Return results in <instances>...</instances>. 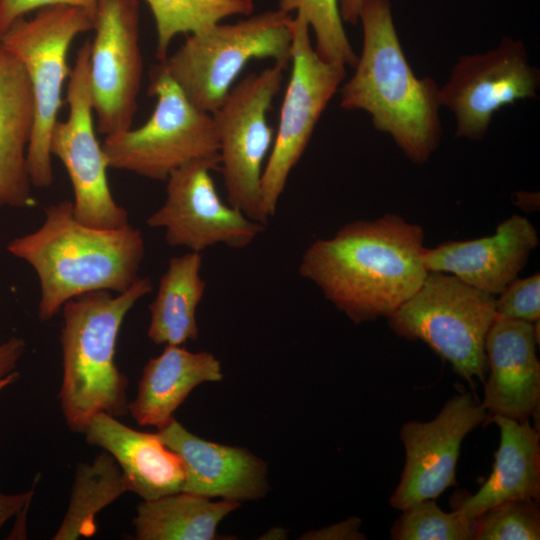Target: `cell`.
<instances>
[{
    "mask_svg": "<svg viewBox=\"0 0 540 540\" xmlns=\"http://www.w3.org/2000/svg\"><path fill=\"white\" fill-rule=\"evenodd\" d=\"M423 242L422 227L395 214L353 221L312 242L298 272L354 323L388 318L428 274Z\"/></svg>",
    "mask_w": 540,
    "mask_h": 540,
    "instance_id": "obj_1",
    "label": "cell"
},
{
    "mask_svg": "<svg viewBox=\"0 0 540 540\" xmlns=\"http://www.w3.org/2000/svg\"><path fill=\"white\" fill-rule=\"evenodd\" d=\"M359 22L362 51L354 74L341 88L340 106L369 113L376 130L389 134L413 163L423 164L441 142L440 86L431 77L414 74L390 0H364Z\"/></svg>",
    "mask_w": 540,
    "mask_h": 540,
    "instance_id": "obj_2",
    "label": "cell"
},
{
    "mask_svg": "<svg viewBox=\"0 0 540 540\" xmlns=\"http://www.w3.org/2000/svg\"><path fill=\"white\" fill-rule=\"evenodd\" d=\"M7 250L37 274L38 317L48 321L78 296L127 290L139 278L145 242L130 224L104 229L81 223L72 201L62 200L47 206L42 225L11 240Z\"/></svg>",
    "mask_w": 540,
    "mask_h": 540,
    "instance_id": "obj_3",
    "label": "cell"
},
{
    "mask_svg": "<svg viewBox=\"0 0 540 540\" xmlns=\"http://www.w3.org/2000/svg\"><path fill=\"white\" fill-rule=\"evenodd\" d=\"M152 290L150 278L139 277L124 292H90L63 305L58 399L73 432L83 433L102 412L115 417L128 414V380L115 362L117 339L128 312Z\"/></svg>",
    "mask_w": 540,
    "mask_h": 540,
    "instance_id": "obj_4",
    "label": "cell"
},
{
    "mask_svg": "<svg viewBox=\"0 0 540 540\" xmlns=\"http://www.w3.org/2000/svg\"><path fill=\"white\" fill-rule=\"evenodd\" d=\"M292 19L277 9L236 23H217L187 35L177 50L155 66L168 74L193 104L212 114L250 61L271 59L288 68Z\"/></svg>",
    "mask_w": 540,
    "mask_h": 540,
    "instance_id": "obj_5",
    "label": "cell"
},
{
    "mask_svg": "<svg viewBox=\"0 0 540 540\" xmlns=\"http://www.w3.org/2000/svg\"><path fill=\"white\" fill-rule=\"evenodd\" d=\"M496 318L495 296L441 272H428L421 287L390 317L392 331L425 342L470 385L487 374L486 337Z\"/></svg>",
    "mask_w": 540,
    "mask_h": 540,
    "instance_id": "obj_6",
    "label": "cell"
},
{
    "mask_svg": "<svg viewBox=\"0 0 540 540\" xmlns=\"http://www.w3.org/2000/svg\"><path fill=\"white\" fill-rule=\"evenodd\" d=\"M93 29V15L70 5L42 8L31 18H20L0 37L22 63L34 101V124L27 149L31 184L47 188L54 182L49 139L62 107V92L71 70L67 56L79 34Z\"/></svg>",
    "mask_w": 540,
    "mask_h": 540,
    "instance_id": "obj_7",
    "label": "cell"
},
{
    "mask_svg": "<svg viewBox=\"0 0 540 540\" xmlns=\"http://www.w3.org/2000/svg\"><path fill=\"white\" fill-rule=\"evenodd\" d=\"M148 93L156 98L149 119L138 128L105 137L102 148L109 168L166 181L190 162L219 155L212 115L193 104L156 66L151 69Z\"/></svg>",
    "mask_w": 540,
    "mask_h": 540,
    "instance_id": "obj_8",
    "label": "cell"
},
{
    "mask_svg": "<svg viewBox=\"0 0 540 540\" xmlns=\"http://www.w3.org/2000/svg\"><path fill=\"white\" fill-rule=\"evenodd\" d=\"M285 69L273 64L246 75L211 114L227 201L264 225L268 219L261 207V179L275 135L267 113L280 91Z\"/></svg>",
    "mask_w": 540,
    "mask_h": 540,
    "instance_id": "obj_9",
    "label": "cell"
},
{
    "mask_svg": "<svg viewBox=\"0 0 540 540\" xmlns=\"http://www.w3.org/2000/svg\"><path fill=\"white\" fill-rule=\"evenodd\" d=\"M292 67L277 131L261 179V207L275 215L289 175L304 154L314 129L346 76V66L322 59L310 39L303 14L292 19Z\"/></svg>",
    "mask_w": 540,
    "mask_h": 540,
    "instance_id": "obj_10",
    "label": "cell"
},
{
    "mask_svg": "<svg viewBox=\"0 0 540 540\" xmlns=\"http://www.w3.org/2000/svg\"><path fill=\"white\" fill-rule=\"evenodd\" d=\"M90 42L79 48L69 75L68 117L57 120L49 139L51 156L64 165L72 184L73 212L81 223L104 229L129 224L128 212L114 199L107 179L108 164L94 130L89 81Z\"/></svg>",
    "mask_w": 540,
    "mask_h": 540,
    "instance_id": "obj_11",
    "label": "cell"
},
{
    "mask_svg": "<svg viewBox=\"0 0 540 540\" xmlns=\"http://www.w3.org/2000/svg\"><path fill=\"white\" fill-rule=\"evenodd\" d=\"M219 166V155L207 157L167 178L165 201L146 224L163 229L169 246L198 253L219 244L244 249L265 230L264 224L222 201L211 176Z\"/></svg>",
    "mask_w": 540,
    "mask_h": 540,
    "instance_id": "obj_12",
    "label": "cell"
},
{
    "mask_svg": "<svg viewBox=\"0 0 540 540\" xmlns=\"http://www.w3.org/2000/svg\"><path fill=\"white\" fill-rule=\"evenodd\" d=\"M539 86L540 70L530 63L523 41L505 36L494 49L458 59L440 87V104L455 117L456 137L479 141L497 111L537 98Z\"/></svg>",
    "mask_w": 540,
    "mask_h": 540,
    "instance_id": "obj_13",
    "label": "cell"
},
{
    "mask_svg": "<svg viewBox=\"0 0 540 540\" xmlns=\"http://www.w3.org/2000/svg\"><path fill=\"white\" fill-rule=\"evenodd\" d=\"M139 27V0H97L89 81L96 129L105 136L133 124L143 72Z\"/></svg>",
    "mask_w": 540,
    "mask_h": 540,
    "instance_id": "obj_14",
    "label": "cell"
},
{
    "mask_svg": "<svg viewBox=\"0 0 540 540\" xmlns=\"http://www.w3.org/2000/svg\"><path fill=\"white\" fill-rule=\"evenodd\" d=\"M487 416L482 403L463 392L448 400L434 419L404 423L400 438L405 463L390 505L403 511L418 502L435 500L455 486L462 442Z\"/></svg>",
    "mask_w": 540,
    "mask_h": 540,
    "instance_id": "obj_15",
    "label": "cell"
},
{
    "mask_svg": "<svg viewBox=\"0 0 540 540\" xmlns=\"http://www.w3.org/2000/svg\"><path fill=\"white\" fill-rule=\"evenodd\" d=\"M539 321L496 316L485 342L487 379L482 405L490 416L526 422L539 409Z\"/></svg>",
    "mask_w": 540,
    "mask_h": 540,
    "instance_id": "obj_16",
    "label": "cell"
},
{
    "mask_svg": "<svg viewBox=\"0 0 540 540\" xmlns=\"http://www.w3.org/2000/svg\"><path fill=\"white\" fill-rule=\"evenodd\" d=\"M538 242L537 231L530 221L512 215L491 236L447 241L435 248H425L422 259L428 272L451 273L466 284L496 296L518 277Z\"/></svg>",
    "mask_w": 540,
    "mask_h": 540,
    "instance_id": "obj_17",
    "label": "cell"
},
{
    "mask_svg": "<svg viewBox=\"0 0 540 540\" xmlns=\"http://www.w3.org/2000/svg\"><path fill=\"white\" fill-rule=\"evenodd\" d=\"M156 433L184 464L183 492L241 502L269 491L267 465L248 449L202 439L175 418Z\"/></svg>",
    "mask_w": 540,
    "mask_h": 540,
    "instance_id": "obj_18",
    "label": "cell"
},
{
    "mask_svg": "<svg viewBox=\"0 0 540 540\" xmlns=\"http://www.w3.org/2000/svg\"><path fill=\"white\" fill-rule=\"evenodd\" d=\"M83 434L85 440L108 452L129 486L143 500L181 492L185 468L181 458L160 439L123 424L108 413L94 416Z\"/></svg>",
    "mask_w": 540,
    "mask_h": 540,
    "instance_id": "obj_19",
    "label": "cell"
},
{
    "mask_svg": "<svg viewBox=\"0 0 540 540\" xmlns=\"http://www.w3.org/2000/svg\"><path fill=\"white\" fill-rule=\"evenodd\" d=\"M33 124L29 78L22 63L0 41V207L34 203L26 160Z\"/></svg>",
    "mask_w": 540,
    "mask_h": 540,
    "instance_id": "obj_20",
    "label": "cell"
},
{
    "mask_svg": "<svg viewBox=\"0 0 540 540\" xmlns=\"http://www.w3.org/2000/svg\"><path fill=\"white\" fill-rule=\"evenodd\" d=\"M500 430L493 468L474 494L453 495L452 508L469 520L499 503L540 498V435L529 421L492 416Z\"/></svg>",
    "mask_w": 540,
    "mask_h": 540,
    "instance_id": "obj_21",
    "label": "cell"
},
{
    "mask_svg": "<svg viewBox=\"0 0 540 540\" xmlns=\"http://www.w3.org/2000/svg\"><path fill=\"white\" fill-rule=\"evenodd\" d=\"M223 376L221 363L212 353L165 345L160 355L146 363L128 414L141 426L161 429L195 387L219 382Z\"/></svg>",
    "mask_w": 540,
    "mask_h": 540,
    "instance_id": "obj_22",
    "label": "cell"
},
{
    "mask_svg": "<svg viewBox=\"0 0 540 540\" xmlns=\"http://www.w3.org/2000/svg\"><path fill=\"white\" fill-rule=\"evenodd\" d=\"M201 253L189 251L170 259L149 306L147 335L157 345H183L196 340L197 308L206 282L201 276Z\"/></svg>",
    "mask_w": 540,
    "mask_h": 540,
    "instance_id": "obj_23",
    "label": "cell"
},
{
    "mask_svg": "<svg viewBox=\"0 0 540 540\" xmlns=\"http://www.w3.org/2000/svg\"><path fill=\"white\" fill-rule=\"evenodd\" d=\"M240 502L222 499L213 502L200 495L177 492L153 500H143L133 520L138 540H213L218 524Z\"/></svg>",
    "mask_w": 540,
    "mask_h": 540,
    "instance_id": "obj_24",
    "label": "cell"
},
{
    "mask_svg": "<svg viewBox=\"0 0 540 540\" xmlns=\"http://www.w3.org/2000/svg\"><path fill=\"white\" fill-rule=\"evenodd\" d=\"M126 492H129L126 478L108 452L103 450L92 462L78 464L67 510L53 539L93 536L96 515Z\"/></svg>",
    "mask_w": 540,
    "mask_h": 540,
    "instance_id": "obj_25",
    "label": "cell"
},
{
    "mask_svg": "<svg viewBox=\"0 0 540 540\" xmlns=\"http://www.w3.org/2000/svg\"><path fill=\"white\" fill-rule=\"evenodd\" d=\"M156 27V57L168 55L173 39L179 34L201 33L223 19L249 16L254 10L253 0H145Z\"/></svg>",
    "mask_w": 540,
    "mask_h": 540,
    "instance_id": "obj_26",
    "label": "cell"
},
{
    "mask_svg": "<svg viewBox=\"0 0 540 540\" xmlns=\"http://www.w3.org/2000/svg\"><path fill=\"white\" fill-rule=\"evenodd\" d=\"M278 9L304 15L315 36V51L322 59L355 67L358 56L345 32L339 0H279Z\"/></svg>",
    "mask_w": 540,
    "mask_h": 540,
    "instance_id": "obj_27",
    "label": "cell"
},
{
    "mask_svg": "<svg viewBox=\"0 0 540 540\" xmlns=\"http://www.w3.org/2000/svg\"><path fill=\"white\" fill-rule=\"evenodd\" d=\"M473 521L456 510L443 511L434 500L418 502L402 511L390 530L393 540H472Z\"/></svg>",
    "mask_w": 540,
    "mask_h": 540,
    "instance_id": "obj_28",
    "label": "cell"
},
{
    "mask_svg": "<svg viewBox=\"0 0 540 540\" xmlns=\"http://www.w3.org/2000/svg\"><path fill=\"white\" fill-rule=\"evenodd\" d=\"M473 527L472 540H539L538 501H504L479 514Z\"/></svg>",
    "mask_w": 540,
    "mask_h": 540,
    "instance_id": "obj_29",
    "label": "cell"
},
{
    "mask_svg": "<svg viewBox=\"0 0 540 540\" xmlns=\"http://www.w3.org/2000/svg\"><path fill=\"white\" fill-rule=\"evenodd\" d=\"M495 298L496 316L535 323L540 319V275L513 280Z\"/></svg>",
    "mask_w": 540,
    "mask_h": 540,
    "instance_id": "obj_30",
    "label": "cell"
},
{
    "mask_svg": "<svg viewBox=\"0 0 540 540\" xmlns=\"http://www.w3.org/2000/svg\"><path fill=\"white\" fill-rule=\"evenodd\" d=\"M97 0H0V37L18 19L42 8L70 5L94 14Z\"/></svg>",
    "mask_w": 540,
    "mask_h": 540,
    "instance_id": "obj_31",
    "label": "cell"
},
{
    "mask_svg": "<svg viewBox=\"0 0 540 540\" xmlns=\"http://www.w3.org/2000/svg\"><path fill=\"white\" fill-rule=\"evenodd\" d=\"M19 377V373L14 371L0 381V394L10 384H13ZM33 496V490L7 494L0 492V530L13 517L18 516L28 508Z\"/></svg>",
    "mask_w": 540,
    "mask_h": 540,
    "instance_id": "obj_32",
    "label": "cell"
},
{
    "mask_svg": "<svg viewBox=\"0 0 540 540\" xmlns=\"http://www.w3.org/2000/svg\"><path fill=\"white\" fill-rule=\"evenodd\" d=\"M361 519L351 517L318 530L309 531L300 539L310 540H361L366 539L360 531Z\"/></svg>",
    "mask_w": 540,
    "mask_h": 540,
    "instance_id": "obj_33",
    "label": "cell"
},
{
    "mask_svg": "<svg viewBox=\"0 0 540 540\" xmlns=\"http://www.w3.org/2000/svg\"><path fill=\"white\" fill-rule=\"evenodd\" d=\"M25 349L26 342L16 336L0 344V381L15 371Z\"/></svg>",
    "mask_w": 540,
    "mask_h": 540,
    "instance_id": "obj_34",
    "label": "cell"
},
{
    "mask_svg": "<svg viewBox=\"0 0 540 540\" xmlns=\"http://www.w3.org/2000/svg\"><path fill=\"white\" fill-rule=\"evenodd\" d=\"M364 0H339V10L343 22L357 24Z\"/></svg>",
    "mask_w": 540,
    "mask_h": 540,
    "instance_id": "obj_35",
    "label": "cell"
}]
</instances>
